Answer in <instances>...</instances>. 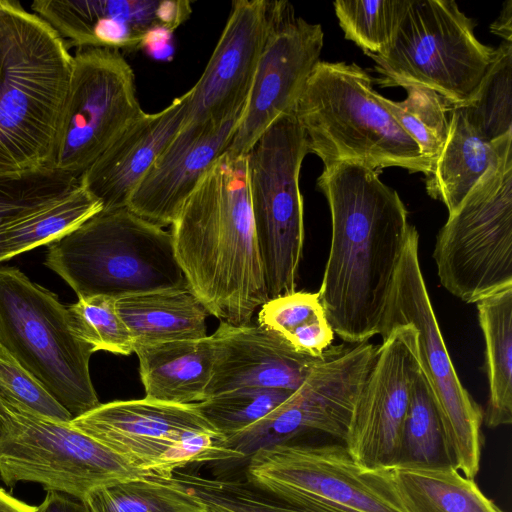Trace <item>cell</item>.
I'll list each match as a JSON object with an SVG mask.
<instances>
[{
  "mask_svg": "<svg viewBox=\"0 0 512 512\" xmlns=\"http://www.w3.org/2000/svg\"><path fill=\"white\" fill-rule=\"evenodd\" d=\"M44 263L78 298L187 287L170 232L127 207L101 210L50 243Z\"/></svg>",
  "mask_w": 512,
  "mask_h": 512,
  "instance_id": "5",
  "label": "cell"
},
{
  "mask_svg": "<svg viewBox=\"0 0 512 512\" xmlns=\"http://www.w3.org/2000/svg\"><path fill=\"white\" fill-rule=\"evenodd\" d=\"M384 87H426L452 107L475 97L495 57L452 0H407L388 50L368 54Z\"/></svg>",
  "mask_w": 512,
  "mask_h": 512,
  "instance_id": "6",
  "label": "cell"
},
{
  "mask_svg": "<svg viewBox=\"0 0 512 512\" xmlns=\"http://www.w3.org/2000/svg\"><path fill=\"white\" fill-rule=\"evenodd\" d=\"M116 309L135 345L207 337V308L189 287L116 299Z\"/></svg>",
  "mask_w": 512,
  "mask_h": 512,
  "instance_id": "25",
  "label": "cell"
},
{
  "mask_svg": "<svg viewBox=\"0 0 512 512\" xmlns=\"http://www.w3.org/2000/svg\"><path fill=\"white\" fill-rule=\"evenodd\" d=\"M419 369L417 330L411 324L394 327L378 345L343 441L363 467L385 469L396 464L411 388Z\"/></svg>",
  "mask_w": 512,
  "mask_h": 512,
  "instance_id": "16",
  "label": "cell"
},
{
  "mask_svg": "<svg viewBox=\"0 0 512 512\" xmlns=\"http://www.w3.org/2000/svg\"><path fill=\"white\" fill-rule=\"evenodd\" d=\"M102 210L101 203L81 185L55 203L14 223L0 235L3 261L49 245Z\"/></svg>",
  "mask_w": 512,
  "mask_h": 512,
  "instance_id": "28",
  "label": "cell"
},
{
  "mask_svg": "<svg viewBox=\"0 0 512 512\" xmlns=\"http://www.w3.org/2000/svg\"><path fill=\"white\" fill-rule=\"evenodd\" d=\"M446 464H449V461L440 418L427 379L420 366L412 384L395 465L439 466Z\"/></svg>",
  "mask_w": 512,
  "mask_h": 512,
  "instance_id": "31",
  "label": "cell"
},
{
  "mask_svg": "<svg viewBox=\"0 0 512 512\" xmlns=\"http://www.w3.org/2000/svg\"><path fill=\"white\" fill-rule=\"evenodd\" d=\"M207 512H212V511L207 508Z\"/></svg>",
  "mask_w": 512,
  "mask_h": 512,
  "instance_id": "43",
  "label": "cell"
},
{
  "mask_svg": "<svg viewBox=\"0 0 512 512\" xmlns=\"http://www.w3.org/2000/svg\"><path fill=\"white\" fill-rule=\"evenodd\" d=\"M468 120L489 141L512 132V42L502 41L475 97L466 106Z\"/></svg>",
  "mask_w": 512,
  "mask_h": 512,
  "instance_id": "34",
  "label": "cell"
},
{
  "mask_svg": "<svg viewBox=\"0 0 512 512\" xmlns=\"http://www.w3.org/2000/svg\"><path fill=\"white\" fill-rule=\"evenodd\" d=\"M389 472L406 512H504L450 464L395 465Z\"/></svg>",
  "mask_w": 512,
  "mask_h": 512,
  "instance_id": "26",
  "label": "cell"
},
{
  "mask_svg": "<svg viewBox=\"0 0 512 512\" xmlns=\"http://www.w3.org/2000/svg\"><path fill=\"white\" fill-rule=\"evenodd\" d=\"M37 506L29 505L0 488V512H36Z\"/></svg>",
  "mask_w": 512,
  "mask_h": 512,
  "instance_id": "41",
  "label": "cell"
},
{
  "mask_svg": "<svg viewBox=\"0 0 512 512\" xmlns=\"http://www.w3.org/2000/svg\"><path fill=\"white\" fill-rule=\"evenodd\" d=\"M210 337L214 363L207 398L249 387L295 391L323 355L300 352L281 334L261 325L221 322Z\"/></svg>",
  "mask_w": 512,
  "mask_h": 512,
  "instance_id": "21",
  "label": "cell"
},
{
  "mask_svg": "<svg viewBox=\"0 0 512 512\" xmlns=\"http://www.w3.org/2000/svg\"><path fill=\"white\" fill-rule=\"evenodd\" d=\"M144 114L133 69L122 53L78 48L72 55L49 168L80 178Z\"/></svg>",
  "mask_w": 512,
  "mask_h": 512,
  "instance_id": "14",
  "label": "cell"
},
{
  "mask_svg": "<svg viewBox=\"0 0 512 512\" xmlns=\"http://www.w3.org/2000/svg\"><path fill=\"white\" fill-rule=\"evenodd\" d=\"M190 92L130 124L80 176V185L102 210L125 208L138 184L187 119Z\"/></svg>",
  "mask_w": 512,
  "mask_h": 512,
  "instance_id": "22",
  "label": "cell"
},
{
  "mask_svg": "<svg viewBox=\"0 0 512 512\" xmlns=\"http://www.w3.org/2000/svg\"><path fill=\"white\" fill-rule=\"evenodd\" d=\"M294 391L238 388L196 403L199 412L225 437L236 434L264 418Z\"/></svg>",
  "mask_w": 512,
  "mask_h": 512,
  "instance_id": "36",
  "label": "cell"
},
{
  "mask_svg": "<svg viewBox=\"0 0 512 512\" xmlns=\"http://www.w3.org/2000/svg\"><path fill=\"white\" fill-rule=\"evenodd\" d=\"M70 423L135 468L161 480L193 463L244 458L228 447L226 437L195 404L118 400L100 403Z\"/></svg>",
  "mask_w": 512,
  "mask_h": 512,
  "instance_id": "12",
  "label": "cell"
},
{
  "mask_svg": "<svg viewBox=\"0 0 512 512\" xmlns=\"http://www.w3.org/2000/svg\"><path fill=\"white\" fill-rule=\"evenodd\" d=\"M245 474L257 489L314 512H406L389 468L363 467L343 443L263 447L249 457Z\"/></svg>",
  "mask_w": 512,
  "mask_h": 512,
  "instance_id": "11",
  "label": "cell"
},
{
  "mask_svg": "<svg viewBox=\"0 0 512 512\" xmlns=\"http://www.w3.org/2000/svg\"><path fill=\"white\" fill-rule=\"evenodd\" d=\"M32 11L68 48L135 49L156 32L172 33L191 14L187 0H36Z\"/></svg>",
  "mask_w": 512,
  "mask_h": 512,
  "instance_id": "19",
  "label": "cell"
},
{
  "mask_svg": "<svg viewBox=\"0 0 512 512\" xmlns=\"http://www.w3.org/2000/svg\"><path fill=\"white\" fill-rule=\"evenodd\" d=\"M74 333L94 352L128 356L134 353L132 336L116 309V299L107 296L78 298L67 306Z\"/></svg>",
  "mask_w": 512,
  "mask_h": 512,
  "instance_id": "37",
  "label": "cell"
},
{
  "mask_svg": "<svg viewBox=\"0 0 512 512\" xmlns=\"http://www.w3.org/2000/svg\"><path fill=\"white\" fill-rule=\"evenodd\" d=\"M404 89L407 97L403 101H393L381 94L379 99L433 165L448 137V111L452 106L426 87L411 85Z\"/></svg>",
  "mask_w": 512,
  "mask_h": 512,
  "instance_id": "33",
  "label": "cell"
},
{
  "mask_svg": "<svg viewBox=\"0 0 512 512\" xmlns=\"http://www.w3.org/2000/svg\"><path fill=\"white\" fill-rule=\"evenodd\" d=\"M307 153L304 132L291 112L277 117L245 154L269 299L296 291L305 236L299 175Z\"/></svg>",
  "mask_w": 512,
  "mask_h": 512,
  "instance_id": "8",
  "label": "cell"
},
{
  "mask_svg": "<svg viewBox=\"0 0 512 512\" xmlns=\"http://www.w3.org/2000/svg\"><path fill=\"white\" fill-rule=\"evenodd\" d=\"M418 332L423 371L440 418L449 464L474 480L483 444V410L461 383L444 342L419 262V234L412 225L383 316L380 336L398 325Z\"/></svg>",
  "mask_w": 512,
  "mask_h": 512,
  "instance_id": "10",
  "label": "cell"
},
{
  "mask_svg": "<svg viewBox=\"0 0 512 512\" xmlns=\"http://www.w3.org/2000/svg\"><path fill=\"white\" fill-rule=\"evenodd\" d=\"M82 502L89 512H207L189 492L154 477L98 487Z\"/></svg>",
  "mask_w": 512,
  "mask_h": 512,
  "instance_id": "30",
  "label": "cell"
},
{
  "mask_svg": "<svg viewBox=\"0 0 512 512\" xmlns=\"http://www.w3.org/2000/svg\"><path fill=\"white\" fill-rule=\"evenodd\" d=\"M485 344L489 385L483 422L496 428L512 423V287L476 303Z\"/></svg>",
  "mask_w": 512,
  "mask_h": 512,
  "instance_id": "27",
  "label": "cell"
},
{
  "mask_svg": "<svg viewBox=\"0 0 512 512\" xmlns=\"http://www.w3.org/2000/svg\"><path fill=\"white\" fill-rule=\"evenodd\" d=\"M433 259L441 285L465 303L512 287V146L449 213Z\"/></svg>",
  "mask_w": 512,
  "mask_h": 512,
  "instance_id": "9",
  "label": "cell"
},
{
  "mask_svg": "<svg viewBox=\"0 0 512 512\" xmlns=\"http://www.w3.org/2000/svg\"><path fill=\"white\" fill-rule=\"evenodd\" d=\"M152 477L70 422L52 420L3 399L0 478L7 486L41 484L82 501L92 490Z\"/></svg>",
  "mask_w": 512,
  "mask_h": 512,
  "instance_id": "13",
  "label": "cell"
},
{
  "mask_svg": "<svg viewBox=\"0 0 512 512\" xmlns=\"http://www.w3.org/2000/svg\"><path fill=\"white\" fill-rule=\"evenodd\" d=\"M78 185L79 177L51 168L0 174V235L14 223L55 203Z\"/></svg>",
  "mask_w": 512,
  "mask_h": 512,
  "instance_id": "32",
  "label": "cell"
},
{
  "mask_svg": "<svg viewBox=\"0 0 512 512\" xmlns=\"http://www.w3.org/2000/svg\"><path fill=\"white\" fill-rule=\"evenodd\" d=\"M291 10L287 1L232 2L214 51L189 90L185 123L223 121L244 110L267 40Z\"/></svg>",
  "mask_w": 512,
  "mask_h": 512,
  "instance_id": "17",
  "label": "cell"
},
{
  "mask_svg": "<svg viewBox=\"0 0 512 512\" xmlns=\"http://www.w3.org/2000/svg\"><path fill=\"white\" fill-rule=\"evenodd\" d=\"M372 80L356 63L317 64L293 110L308 153L317 155L324 167L356 162L374 170L396 166L427 176L431 163L384 107Z\"/></svg>",
  "mask_w": 512,
  "mask_h": 512,
  "instance_id": "4",
  "label": "cell"
},
{
  "mask_svg": "<svg viewBox=\"0 0 512 512\" xmlns=\"http://www.w3.org/2000/svg\"><path fill=\"white\" fill-rule=\"evenodd\" d=\"M317 186L331 213V244L318 291L327 320L345 343L380 334L412 225L398 193L356 162L324 167Z\"/></svg>",
  "mask_w": 512,
  "mask_h": 512,
  "instance_id": "1",
  "label": "cell"
},
{
  "mask_svg": "<svg viewBox=\"0 0 512 512\" xmlns=\"http://www.w3.org/2000/svg\"><path fill=\"white\" fill-rule=\"evenodd\" d=\"M36 512H89L82 501L63 493L47 491Z\"/></svg>",
  "mask_w": 512,
  "mask_h": 512,
  "instance_id": "39",
  "label": "cell"
},
{
  "mask_svg": "<svg viewBox=\"0 0 512 512\" xmlns=\"http://www.w3.org/2000/svg\"><path fill=\"white\" fill-rule=\"evenodd\" d=\"M258 325L281 334L298 351L321 356L334 339L318 292H292L266 301Z\"/></svg>",
  "mask_w": 512,
  "mask_h": 512,
  "instance_id": "29",
  "label": "cell"
},
{
  "mask_svg": "<svg viewBox=\"0 0 512 512\" xmlns=\"http://www.w3.org/2000/svg\"><path fill=\"white\" fill-rule=\"evenodd\" d=\"M377 348L368 342L330 346L283 403L246 429L226 437L228 447L245 458L260 448L309 433L325 434L343 443Z\"/></svg>",
  "mask_w": 512,
  "mask_h": 512,
  "instance_id": "15",
  "label": "cell"
},
{
  "mask_svg": "<svg viewBox=\"0 0 512 512\" xmlns=\"http://www.w3.org/2000/svg\"><path fill=\"white\" fill-rule=\"evenodd\" d=\"M324 33L291 10L269 36L236 131L226 149L243 156L280 115L294 110L320 62Z\"/></svg>",
  "mask_w": 512,
  "mask_h": 512,
  "instance_id": "18",
  "label": "cell"
},
{
  "mask_svg": "<svg viewBox=\"0 0 512 512\" xmlns=\"http://www.w3.org/2000/svg\"><path fill=\"white\" fill-rule=\"evenodd\" d=\"M71 65L46 21L0 0V174L49 168Z\"/></svg>",
  "mask_w": 512,
  "mask_h": 512,
  "instance_id": "3",
  "label": "cell"
},
{
  "mask_svg": "<svg viewBox=\"0 0 512 512\" xmlns=\"http://www.w3.org/2000/svg\"><path fill=\"white\" fill-rule=\"evenodd\" d=\"M447 140L426 176L427 193L451 213L507 148L512 132L489 141L468 120L463 107H451Z\"/></svg>",
  "mask_w": 512,
  "mask_h": 512,
  "instance_id": "24",
  "label": "cell"
},
{
  "mask_svg": "<svg viewBox=\"0 0 512 512\" xmlns=\"http://www.w3.org/2000/svg\"><path fill=\"white\" fill-rule=\"evenodd\" d=\"M242 114L223 121L185 123L133 191L127 208L160 227L171 225L186 199L225 153Z\"/></svg>",
  "mask_w": 512,
  "mask_h": 512,
  "instance_id": "20",
  "label": "cell"
},
{
  "mask_svg": "<svg viewBox=\"0 0 512 512\" xmlns=\"http://www.w3.org/2000/svg\"><path fill=\"white\" fill-rule=\"evenodd\" d=\"M407 0H337L334 9L345 38L366 55L384 54L392 41Z\"/></svg>",
  "mask_w": 512,
  "mask_h": 512,
  "instance_id": "35",
  "label": "cell"
},
{
  "mask_svg": "<svg viewBox=\"0 0 512 512\" xmlns=\"http://www.w3.org/2000/svg\"><path fill=\"white\" fill-rule=\"evenodd\" d=\"M0 396L40 416L71 422L72 415L0 344Z\"/></svg>",
  "mask_w": 512,
  "mask_h": 512,
  "instance_id": "38",
  "label": "cell"
},
{
  "mask_svg": "<svg viewBox=\"0 0 512 512\" xmlns=\"http://www.w3.org/2000/svg\"><path fill=\"white\" fill-rule=\"evenodd\" d=\"M3 425V398L0 396V432Z\"/></svg>",
  "mask_w": 512,
  "mask_h": 512,
  "instance_id": "42",
  "label": "cell"
},
{
  "mask_svg": "<svg viewBox=\"0 0 512 512\" xmlns=\"http://www.w3.org/2000/svg\"><path fill=\"white\" fill-rule=\"evenodd\" d=\"M145 398L171 404H196L207 398L214 363L210 336L135 345Z\"/></svg>",
  "mask_w": 512,
  "mask_h": 512,
  "instance_id": "23",
  "label": "cell"
},
{
  "mask_svg": "<svg viewBox=\"0 0 512 512\" xmlns=\"http://www.w3.org/2000/svg\"><path fill=\"white\" fill-rule=\"evenodd\" d=\"M0 344L76 418L100 402L91 346L74 333L67 306L16 267H0Z\"/></svg>",
  "mask_w": 512,
  "mask_h": 512,
  "instance_id": "7",
  "label": "cell"
},
{
  "mask_svg": "<svg viewBox=\"0 0 512 512\" xmlns=\"http://www.w3.org/2000/svg\"><path fill=\"white\" fill-rule=\"evenodd\" d=\"M491 32L503 38V41L512 42V1L504 3L503 9L491 25Z\"/></svg>",
  "mask_w": 512,
  "mask_h": 512,
  "instance_id": "40",
  "label": "cell"
},
{
  "mask_svg": "<svg viewBox=\"0 0 512 512\" xmlns=\"http://www.w3.org/2000/svg\"><path fill=\"white\" fill-rule=\"evenodd\" d=\"M171 226L175 255L189 289L221 322L249 324L269 297L245 155L223 153L186 199Z\"/></svg>",
  "mask_w": 512,
  "mask_h": 512,
  "instance_id": "2",
  "label": "cell"
}]
</instances>
